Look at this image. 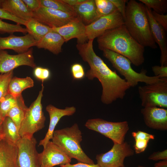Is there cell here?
Segmentation results:
<instances>
[{
	"label": "cell",
	"instance_id": "obj_1",
	"mask_svg": "<svg viewBox=\"0 0 167 167\" xmlns=\"http://www.w3.org/2000/svg\"><path fill=\"white\" fill-rule=\"evenodd\" d=\"M93 40L77 43L76 46L83 60L90 67L85 76L89 80L95 78L98 79L102 88L101 101L109 105L118 99H123L126 91L131 87L125 79L121 78L116 71L111 70L96 54L93 47Z\"/></svg>",
	"mask_w": 167,
	"mask_h": 167
},
{
	"label": "cell",
	"instance_id": "obj_2",
	"mask_svg": "<svg viewBox=\"0 0 167 167\" xmlns=\"http://www.w3.org/2000/svg\"><path fill=\"white\" fill-rule=\"evenodd\" d=\"M97 38L101 50L107 49L119 54L135 66L144 62V47L131 36L124 24L108 30Z\"/></svg>",
	"mask_w": 167,
	"mask_h": 167
},
{
	"label": "cell",
	"instance_id": "obj_3",
	"mask_svg": "<svg viewBox=\"0 0 167 167\" xmlns=\"http://www.w3.org/2000/svg\"><path fill=\"white\" fill-rule=\"evenodd\" d=\"M124 25L131 36L145 47L156 49L157 46L152 34L145 6L135 0L126 5Z\"/></svg>",
	"mask_w": 167,
	"mask_h": 167
},
{
	"label": "cell",
	"instance_id": "obj_4",
	"mask_svg": "<svg viewBox=\"0 0 167 167\" xmlns=\"http://www.w3.org/2000/svg\"><path fill=\"white\" fill-rule=\"evenodd\" d=\"M51 140L71 159L74 158L79 162L95 164L81 147L82 133L77 123L70 127L54 130Z\"/></svg>",
	"mask_w": 167,
	"mask_h": 167
},
{
	"label": "cell",
	"instance_id": "obj_5",
	"mask_svg": "<svg viewBox=\"0 0 167 167\" xmlns=\"http://www.w3.org/2000/svg\"><path fill=\"white\" fill-rule=\"evenodd\" d=\"M103 56L111 62L113 66L123 76L131 87L136 86L139 82L146 84L154 83L160 80L158 76H148L147 71L143 69L140 73L135 71L131 65L130 61L125 57L111 50L105 49L102 50Z\"/></svg>",
	"mask_w": 167,
	"mask_h": 167
},
{
	"label": "cell",
	"instance_id": "obj_6",
	"mask_svg": "<svg viewBox=\"0 0 167 167\" xmlns=\"http://www.w3.org/2000/svg\"><path fill=\"white\" fill-rule=\"evenodd\" d=\"M44 87L42 83L41 90L36 99L26 111L19 133L21 138L30 139L34 134L45 127V117L42 109L41 100Z\"/></svg>",
	"mask_w": 167,
	"mask_h": 167
},
{
	"label": "cell",
	"instance_id": "obj_7",
	"mask_svg": "<svg viewBox=\"0 0 167 167\" xmlns=\"http://www.w3.org/2000/svg\"><path fill=\"white\" fill-rule=\"evenodd\" d=\"M85 126L110 139L113 143L121 144L124 142L129 129L128 122L126 121L111 122L100 118L88 119Z\"/></svg>",
	"mask_w": 167,
	"mask_h": 167
},
{
	"label": "cell",
	"instance_id": "obj_8",
	"mask_svg": "<svg viewBox=\"0 0 167 167\" xmlns=\"http://www.w3.org/2000/svg\"><path fill=\"white\" fill-rule=\"evenodd\" d=\"M138 92L144 107L167 108V78L154 83L138 87Z\"/></svg>",
	"mask_w": 167,
	"mask_h": 167
},
{
	"label": "cell",
	"instance_id": "obj_9",
	"mask_svg": "<svg viewBox=\"0 0 167 167\" xmlns=\"http://www.w3.org/2000/svg\"><path fill=\"white\" fill-rule=\"evenodd\" d=\"M134 151L126 142L121 144L114 143L113 147L105 153L97 155V164L100 167H124L125 158L133 156Z\"/></svg>",
	"mask_w": 167,
	"mask_h": 167
},
{
	"label": "cell",
	"instance_id": "obj_10",
	"mask_svg": "<svg viewBox=\"0 0 167 167\" xmlns=\"http://www.w3.org/2000/svg\"><path fill=\"white\" fill-rule=\"evenodd\" d=\"M124 24V18L117 10L109 15L99 18L86 25V36L88 40H94L106 31Z\"/></svg>",
	"mask_w": 167,
	"mask_h": 167
},
{
	"label": "cell",
	"instance_id": "obj_11",
	"mask_svg": "<svg viewBox=\"0 0 167 167\" xmlns=\"http://www.w3.org/2000/svg\"><path fill=\"white\" fill-rule=\"evenodd\" d=\"M75 13H67L41 6L33 12L32 18L53 28L62 26L77 17Z\"/></svg>",
	"mask_w": 167,
	"mask_h": 167
},
{
	"label": "cell",
	"instance_id": "obj_12",
	"mask_svg": "<svg viewBox=\"0 0 167 167\" xmlns=\"http://www.w3.org/2000/svg\"><path fill=\"white\" fill-rule=\"evenodd\" d=\"M33 137L28 139L21 138L17 143L18 162L19 167H41L36 144Z\"/></svg>",
	"mask_w": 167,
	"mask_h": 167
},
{
	"label": "cell",
	"instance_id": "obj_13",
	"mask_svg": "<svg viewBox=\"0 0 167 167\" xmlns=\"http://www.w3.org/2000/svg\"><path fill=\"white\" fill-rule=\"evenodd\" d=\"M22 66H27L33 68L36 67L32 48L25 53L16 55H11L6 51L0 50V74L13 71Z\"/></svg>",
	"mask_w": 167,
	"mask_h": 167
},
{
	"label": "cell",
	"instance_id": "obj_14",
	"mask_svg": "<svg viewBox=\"0 0 167 167\" xmlns=\"http://www.w3.org/2000/svg\"><path fill=\"white\" fill-rule=\"evenodd\" d=\"M43 148V151L38 154L41 167H53L70 163L71 161V159L52 141H49Z\"/></svg>",
	"mask_w": 167,
	"mask_h": 167
},
{
	"label": "cell",
	"instance_id": "obj_15",
	"mask_svg": "<svg viewBox=\"0 0 167 167\" xmlns=\"http://www.w3.org/2000/svg\"><path fill=\"white\" fill-rule=\"evenodd\" d=\"M37 41L28 33L18 36L13 34L6 37L0 36V50L11 49L18 54L25 53L32 46H36Z\"/></svg>",
	"mask_w": 167,
	"mask_h": 167
},
{
	"label": "cell",
	"instance_id": "obj_16",
	"mask_svg": "<svg viewBox=\"0 0 167 167\" xmlns=\"http://www.w3.org/2000/svg\"><path fill=\"white\" fill-rule=\"evenodd\" d=\"M86 26L81 19L77 16L65 25L52 29L62 37L65 42L76 38L77 39V43H82L88 40L86 33Z\"/></svg>",
	"mask_w": 167,
	"mask_h": 167
},
{
	"label": "cell",
	"instance_id": "obj_17",
	"mask_svg": "<svg viewBox=\"0 0 167 167\" xmlns=\"http://www.w3.org/2000/svg\"><path fill=\"white\" fill-rule=\"evenodd\" d=\"M141 112L147 126L157 130H167V109L157 107H145Z\"/></svg>",
	"mask_w": 167,
	"mask_h": 167
},
{
	"label": "cell",
	"instance_id": "obj_18",
	"mask_svg": "<svg viewBox=\"0 0 167 167\" xmlns=\"http://www.w3.org/2000/svg\"><path fill=\"white\" fill-rule=\"evenodd\" d=\"M45 109L49 115V124L45 137L40 141L38 145L39 146H42L43 148L49 141L52 139L55 127L61 118L63 116H71L76 111V108L73 106L60 109L52 105H48Z\"/></svg>",
	"mask_w": 167,
	"mask_h": 167
},
{
	"label": "cell",
	"instance_id": "obj_19",
	"mask_svg": "<svg viewBox=\"0 0 167 167\" xmlns=\"http://www.w3.org/2000/svg\"><path fill=\"white\" fill-rule=\"evenodd\" d=\"M153 38L159 46L161 52V66H167V38L164 28L154 19L151 9L145 6Z\"/></svg>",
	"mask_w": 167,
	"mask_h": 167
},
{
	"label": "cell",
	"instance_id": "obj_20",
	"mask_svg": "<svg viewBox=\"0 0 167 167\" xmlns=\"http://www.w3.org/2000/svg\"><path fill=\"white\" fill-rule=\"evenodd\" d=\"M0 8L26 21L32 18L33 12L22 0H0Z\"/></svg>",
	"mask_w": 167,
	"mask_h": 167
},
{
	"label": "cell",
	"instance_id": "obj_21",
	"mask_svg": "<svg viewBox=\"0 0 167 167\" xmlns=\"http://www.w3.org/2000/svg\"><path fill=\"white\" fill-rule=\"evenodd\" d=\"M0 167H19L17 145L4 139L0 142Z\"/></svg>",
	"mask_w": 167,
	"mask_h": 167
},
{
	"label": "cell",
	"instance_id": "obj_22",
	"mask_svg": "<svg viewBox=\"0 0 167 167\" xmlns=\"http://www.w3.org/2000/svg\"><path fill=\"white\" fill-rule=\"evenodd\" d=\"M65 41L59 33L53 30L46 34L37 41L36 46L39 49L48 50L55 54L62 51V47Z\"/></svg>",
	"mask_w": 167,
	"mask_h": 167
},
{
	"label": "cell",
	"instance_id": "obj_23",
	"mask_svg": "<svg viewBox=\"0 0 167 167\" xmlns=\"http://www.w3.org/2000/svg\"><path fill=\"white\" fill-rule=\"evenodd\" d=\"M73 7L77 16L86 26L95 20L96 7L95 0H85Z\"/></svg>",
	"mask_w": 167,
	"mask_h": 167
},
{
	"label": "cell",
	"instance_id": "obj_24",
	"mask_svg": "<svg viewBox=\"0 0 167 167\" xmlns=\"http://www.w3.org/2000/svg\"><path fill=\"white\" fill-rule=\"evenodd\" d=\"M33 80L30 77L20 78L15 77L11 80L8 87V93L15 97L22 95L25 89L34 86Z\"/></svg>",
	"mask_w": 167,
	"mask_h": 167
},
{
	"label": "cell",
	"instance_id": "obj_25",
	"mask_svg": "<svg viewBox=\"0 0 167 167\" xmlns=\"http://www.w3.org/2000/svg\"><path fill=\"white\" fill-rule=\"evenodd\" d=\"M28 33L37 41L46 34L53 30L52 28L40 22L33 18L26 22L25 25Z\"/></svg>",
	"mask_w": 167,
	"mask_h": 167
},
{
	"label": "cell",
	"instance_id": "obj_26",
	"mask_svg": "<svg viewBox=\"0 0 167 167\" xmlns=\"http://www.w3.org/2000/svg\"><path fill=\"white\" fill-rule=\"evenodd\" d=\"M2 128L4 135V139L10 144L16 145L21 137L16 126L10 118L7 116L5 118Z\"/></svg>",
	"mask_w": 167,
	"mask_h": 167
},
{
	"label": "cell",
	"instance_id": "obj_27",
	"mask_svg": "<svg viewBox=\"0 0 167 167\" xmlns=\"http://www.w3.org/2000/svg\"><path fill=\"white\" fill-rule=\"evenodd\" d=\"M28 107L24 99L12 108L8 113L6 117L10 118L16 126L19 131Z\"/></svg>",
	"mask_w": 167,
	"mask_h": 167
},
{
	"label": "cell",
	"instance_id": "obj_28",
	"mask_svg": "<svg viewBox=\"0 0 167 167\" xmlns=\"http://www.w3.org/2000/svg\"><path fill=\"white\" fill-rule=\"evenodd\" d=\"M22 95L15 97L9 94L0 100V116L4 119L10 110L23 100Z\"/></svg>",
	"mask_w": 167,
	"mask_h": 167
},
{
	"label": "cell",
	"instance_id": "obj_29",
	"mask_svg": "<svg viewBox=\"0 0 167 167\" xmlns=\"http://www.w3.org/2000/svg\"><path fill=\"white\" fill-rule=\"evenodd\" d=\"M41 6L46 7L67 13H75L73 6L62 0H40Z\"/></svg>",
	"mask_w": 167,
	"mask_h": 167
},
{
	"label": "cell",
	"instance_id": "obj_30",
	"mask_svg": "<svg viewBox=\"0 0 167 167\" xmlns=\"http://www.w3.org/2000/svg\"><path fill=\"white\" fill-rule=\"evenodd\" d=\"M96 7V20L109 15L117 9L110 0H95Z\"/></svg>",
	"mask_w": 167,
	"mask_h": 167
},
{
	"label": "cell",
	"instance_id": "obj_31",
	"mask_svg": "<svg viewBox=\"0 0 167 167\" xmlns=\"http://www.w3.org/2000/svg\"><path fill=\"white\" fill-rule=\"evenodd\" d=\"M147 7L153 9L155 12L164 14L167 11V0H139Z\"/></svg>",
	"mask_w": 167,
	"mask_h": 167
},
{
	"label": "cell",
	"instance_id": "obj_32",
	"mask_svg": "<svg viewBox=\"0 0 167 167\" xmlns=\"http://www.w3.org/2000/svg\"><path fill=\"white\" fill-rule=\"evenodd\" d=\"M15 32H20L24 34L28 33L26 28L21 26L20 24H12L3 21L0 19V33L13 34Z\"/></svg>",
	"mask_w": 167,
	"mask_h": 167
},
{
	"label": "cell",
	"instance_id": "obj_33",
	"mask_svg": "<svg viewBox=\"0 0 167 167\" xmlns=\"http://www.w3.org/2000/svg\"><path fill=\"white\" fill-rule=\"evenodd\" d=\"M13 75V71L0 74V100L8 94L9 84Z\"/></svg>",
	"mask_w": 167,
	"mask_h": 167
},
{
	"label": "cell",
	"instance_id": "obj_34",
	"mask_svg": "<svg viewBox=\"0 0 167 167\" xmlns=\"http://www.w3.org/2000/svg\"><path fill=\"white\" fill-rule=\"evenodd\" d=\"M33 74L37 79L42 81V83L49 79L50 76L49 70L47 68L36 67L34 70Z\"/></svg>",
	"mask_w": 167,
	"mask_h": 167
},
{
	"label": "cell",
	"instance_id": "obj_35",
	"mask_svg": "<svg viewBox=\"0 0 167 167\" xmlns=\"http://www.w3.org/2000/svg\"><path fill=\"white\" fill-rule=\"evenodd\" d=\"M71 72L74 79L80 80L85 76L84 69L82 65L79 63H75L71 66Z\"/></svg>",
	"mask_w": 167,
	"mask_h": 167
},
{
	"label": "cell",
	"instance_id": "obj_36",
	"mask_svg": "<svg viewBox=\"0 0 167 167\" xmlns=\"http://www.w3.org/2000/svg\"><path fill=\"white\" fill-rule=\"evenodd\" d=\"M0 18L1 19H5L11 20L18 24L23 25L25 26L26 22L19 19L4 10L0 8Z\"/></svg>",
	"mask_w": 167,
	"mask_h": 167
},
{
	"label": "cell",
	"instance_id": "obj_37",
	"mask_svg": "<svg viewBox=\"0 0 167 167\" xmlns=\"http://www.w3.org/2000/svg\"><path fill=\"white\" fill-rule=\"evenodd\" d=\"M134 147L136 154H139L143 152L147 148L149 141L146 139H139L135 140Z\"/></svg>",
	"mask_w": 167,
	"mask_h": 167
},
{
	"label": "cell",
	"instance_id": "obj_38",
	"mask_svg": "<svg viewBox=\"0 0 167 167\" xmlns=\"http://www.w3.org/2000/svg\"><path fill=\"white\" fill-rule=\"evenodd\" d=\"M152 15L155 20L167 31V15L158 14L152 11Z\"/></svg>",
	"mask_w": 167,
	"mask_h": 167
},
{
	"label": "cell",
	"instance_id": "obj_39",
	"mask_svg": "<svg viewBox=\"0 0 167 167\" xmlns=\"http://www.w3.org/2000/svg\"><path fill=\"white\" fill-rule=\"evenodd\" d=\"M124 18H125V11L127 0H110Z\"/></svg>",
	"mask_w": 167,
	"mask_h": 167
},
{
	"label": "cell",
	"instance_id": "obj_40",
	"mask_svg": "<svg viewBox=\"0 0 167 167\" xmlns=\"http://www.w3.org/2000/svg\"><path fill=\"white\" fill-rule=\"evenodd\" d=\"M155 76L160 78H167V66L155 65L152 67Z\"/></svg>",
	"mask_w": 167,
	"mask_h": 167
},
{
	"label": "cell",
	"instance_id": "obj_41",
	"mask_svg": "<svg viewBox=\"0 0 167 167\" xmlns=\"http://www.w3.org/2000/svg\"><path fill=\"white\" fill-rule=\"evenodd\" d=\"M28 8L32 12L38 9L41 6L40 0H22Z\"/></svg>",
	"mask_w": 167,
	"mask_h": 167
},
{
	"label": "cell",
	"instance_id": "obj_42",
	"mask_svg": "<svg viewBox=\"0 0 167 167\" xmlns=\"http://www.w3.org/2000/svg\"><path fill=\"white\" fill-rule=\"evenodd\" d=\"M148 159L154 161L167 160V150L154 152L149 156Z\"/></svg>",
	"mask_w": 167,
	"mask_h": 167
},
{
	"label": "cell",
	"instance_id": "obj_43",
	"mask_svg": "<svg viewBox=\"0 0 167 167\" xmlns=\"http://www.w3.org/2000/svg\"><path fill=\"white\" fill-rule=\"evenodd\" d=\"M132 135L135 140L142 139L149 141L150 139H154V135L140 131L132 132Z\"/></svg>",
	"mask_w": 167,
	"mask_h": 167
},
{
	"label": "cell",
	"instance_id": "obj_44",
	"mask_svg": "<svg viewBox=\"0 0 167 167\" xmlns=\"http://www.w3.org/2000/svg\"><path fill=\"white\" fill-rule=\"evenodd\" d=\"M59 166L60 167H100L97 164H90L79 162L75 164H71L69 163Z\"/></svg>",
	"mask_w": 167,
	"mask_h": 167
},
{
	"label": "cell",
	"instance_id": "obj_45",
	"mask_svg": "<svg viewBox=\"0 0 167 167\" xmlns=\"http://www.w3.org/2000/svg\"><path fill=\"white\" fill-rule=\"evenodd\" d=\"M85 0H62L63 1L68 5L73 6L80 3Z\"/></svg>",
	"mask_w": 167,
	"mask_h": 167
},
{
	"label": "cell",
	"instance_id": "obj_46",
	"mask_svg": "<svg viewBox=\"0 0 167 167\" xmlns=\"http://www.w3.org/2000/svg\"><path fill=\"white\" fill-rule=\"evenodd\" d=\"M154 167H167V160H163L156 163Z\"/></svg>",
	"mask_w": 167,
	"mask_h": 167
},
{
	"label": "cell",
	"instance_id": "obj_47",
	"mask_svg": "<svg viewBox=\"0 0 167 167\" xmlns=\"http://www.w3.org/2000/svg\"><path fill=\"white\" fill-rule=\"evenodd\" d=\"M3 120L4 119L0 116V142L4 138V135L2 128V124Z\"/></svg>",
	"mask_w": 167,
	"mask_h": 167
},
{
	"label": "cell",
	"instance_id": "obj_48",
	"mask_svg": "<svg viewBox=\"0 0 167 167\" xmlns=\"http://www.w3.org/2000/svg\"><path fill=\"white\" fill-rule=\"evenodd\" d=\"M137 167H145V166H143L142 165H139Z\"/></svg>",
	"mask_w": 167,
	"mask_h": 167
},
{
	"label": "cell",
	"instance_id": "obj_49",
	"mask_svg": "<svg viewBox=\"0 0 167 167\" xmlns=\"http://www.w3.org/2000/svg\"></svg>",
	"mask_w": 167,
	"mask_h": 167
}]
</instances>
